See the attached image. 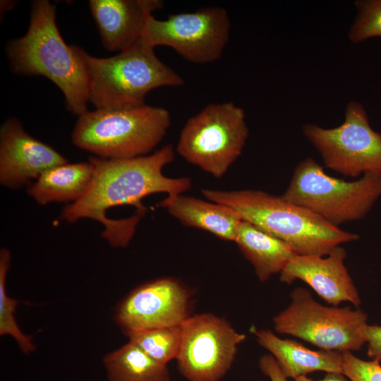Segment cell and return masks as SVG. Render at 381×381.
Segmentation results:
<instances>
[{
	"instance_id": "44dd1931",
	"label": "cell",
	"mask_w": 381,
	"mask_h": 381,
	"mask_svg": "<svg viewBox=\"0 0 381 381\" xmlns=\"http://www.w3.org/2000/svg\"><path fill=\"white\" fill-rule=\"evenodd\" d=\"M181 325L144 330L127 337L130 341L152 358L167 365L173 359H176L179 353L182 340Z\"/></svg>"
},
{
	"instance_id": "8992f818",
	"label": "cell",
	"mask_w": 381,
	"mask_h": 381,
	"mask_svg": "<svg viewBox=\"0 0 381 381\" xmlns=\"http://www.w3.org/2000/svg\"><path fill=\"white\" fill-rule=\"evenodd\" d=\"M282 196L338 226L366 216L381 197V176L365 174L346 181L327 174L315 160L307 157L296 167Z\"/></svg>"
},
{
	"instance_id": "3957f363",
	"label": "cell",
	"mask_w": 381,
	"mask_h": 381,
	"mask_svg": "<svg viewBox=\"0 0 381 381\" xmlns=\"http://www.w3.org/2000/svg\"><path fill=\"white\" fill-rule=\"evenodd\" d=\"M201 193L207 200L232 209L241 220L284 241L296 255L326 256L337 246L360 238L282 195L253 189L206 188Z\"/></svg>"
},
{
	"instance_id": "277c9868",
	"label": "cell",
	"mask_w": 381,
	"mask_h": 381,
	"mask_svg": "<svg viewBox=\"0 0 381 381\" xmlns=\"http://www.w3.org/2000/svg\"><path fill=\"white\" fill-rule=\"evenodd\" d=\"M81 54L89 75V100L96 109L141 106L152 90L184 83L155 55L154 47L140 41L108 58L92 56L82 48Z\"/></svg>"
},
{
	"instance_id": "4316f807",
	"label": "cell",
	"mask_w": 381,
	"mask_h": 381,
	"mask_svg": "<svg viewBox=\"0 0 381 381\" xmlns=\"http://www.w3.org/2000/svg\"><path fill=\"white\" fill-rule=\"evenodd\" d=\"M294 381H350L348 377L341 373H327L325 377L318 380H314L307 376L299 377Z\"/></svg>"
},
{
	"instance_id": "e0dca14e",
	"label": "cell",
	"mask_w": 381,
	"mask_h": 381,
	"mask_svg": "<svg viewBox=\"0 0 381 381\" xmlns=\"http://www.w3.org/2000/svg\"><path fill=\"white\" fill-rule=\"evenodd\" d=\"M159 205L184 226L204 230L224 241H235L241 219L226 205L183 194L167 195Z\"/></svg>"
},
{
	"instance_id": "6da1fadb",
	"label": "cell",
	"mask_w": 381,
	"mask_h": 381,
	"mask_svg": "<svg viewBox=\"0 0 381 381\" xmlns=\"http://www.w3.org/2000/svg\"><path fill=\"white\" fill-rule=\"evenodd\" d=\"M174 159L170 144L150 155L131 159L90 157L91 181L77 201L64 208L60 219L69 223L84 218L99 222L104 227L101 235L111 246L126 247L146 212L144 198L160 193L183 194L191 188L190 178L163 174L164 167Z\"/></svg>"
},
{
	"instance_id": "7c38bea8",
	"label": "cell",
	"mask_w": 381,
	"mask_h": 381,
	"mask_svg": "<svg viewBox=\"0 0 381 381\" xmlns=\"http://www.w3.org/2000/svg\"><path fill=\"white\" fill-rule=\"evenodd\" d=\"M191 294L173 277L134 288L118 304L114 320L128 336L144 330L181 325L190 315Z\"/></svg>"
},
{
	"instance_id": "7402d4cb",
	"label": "cell",
	"mask_w": 381,
	"mask_h": 381,
	"mask_svg": "<svg viewBox=\"0 0 381 381\" xmlns=\"http://www.w3.org/2000/svg\"><path fill=\"white\" fill-rule=\"evenodd\" d=\"M11 264V253L3 248L0 250V335H9L18 343L25 353L35 351V346L31 336L25 334L15 319V312L18 301L7 296L6 279Z\"/></svg>"
},
{
	"instance_id": "52a82bcc",
	"label": "cell",
	"mask_w": 381,
	"mask_h": 381,
	"mask_svg": "<svg viewBox=\"0 0 381 381\" xmlns=\"http://www.w3.org/2000/svg\"><path fill=\"white\" fill-rule=\"evenodd\" d=\"M248 135L241 107L212 103L186 121L176 150L187 162L221 179L242 154Z\"/></svg>"
},
{
	"instance_id": "9c48e42d",
	"label": "cell",
	"mask_w": 381,
	"mask_h": 381,
	"mask_svg": "<svg viewBox=\"0 0 381 381\" xmlns=\"http://www.w3.org/2000/svg\"><path fill=\"white\" fill-rule=\"evenodd\" d=\"M302 132L327 168L350 177L381 176V133L372 128L360 102L353 100L347 104L340 126L325 128L306 123Z\"/></svg>"
},
{
	"instance_id": "d4e9b609",
	"label": "cell",
	"mask_w": 381,
	"mask_h": 381,
	"mask_svg": "<svg viewBox=\"0 0 381 381\" xmlns=\"http://www.w3.org/2000/svg\"><path fill=\"white\" fill-rule=\"evenodd\" d=\"M368 356L372 360L381 362V325H368L365 330Z\"/></svg>"
},
{
	"instance_id": "d6986e66",
	"label": "cell",
	"mask_w": 381,
	"mask_h": 381,
	"mask_svg": "<svg viewBox=\"0 0 381 381\" xmlns=\"http://www.w3.org/2000/svg\"><path fill=\"white\" fill-rule=\"evenodd\" d=\"M93 174L87 162L66 163L43 172L28 186V194L40 205L77 201L85 192Z\"/></svg>"
},
{
	"instance_id": "5b68a950",
	"label": "cell",
	"mask_w": 381,
	"mask_h": 381,
	"mask_svg": "<svg viewBox=\"0 0 381 381\" xmlns=\"http://www.w3.org/2000/svg\"><path fill=\"white\" fill-rule=\"evenodd\" d=\"M171 123L169 111L147 104L86 111L78 116L71 139L78 148L107 159L145 156L164 138Z\"/></svg>"
},
{
	"instance_id": "484cf974",
	"label": "cell",
	"mask_w": 381,
	"mask_h": 381,
	"mask_svg": "<svg viewBox=\"0 0 381 381\" xmlns=\"http://www.w3.org/2000/svg\"><path fill=\"white\" fill-rule=\"evenodd\" d=\"M261 372L270 381H288V378L282 371L278 363L271 354L262 356L258 361Z\"/></svg>"
},
{
	"instance_id": "5bb4252c",
	"label": "cell",
	"mask_w": 381,
	"mask_h": 381,
	"mask_svg": "<svg viewBox=\"0 0 381 381\" xmlns=\"http://www.w3.org/2000/svg\"><path fill=\"white\" fill-rule=\"evenodd\" d=\"M324 257L296 255L280 272V282L291 284L299 279L333 306L349 302L358 308L361 300L345 265L346 250L339 246Z\"/></svg>"
},
{
	"instance_id": "2e32d148",
	"label": "cell",
	"mask_w": 381,
	"mask_h": 381,
	"mask_svg": "<svg viewBox=\"0 0 381 381\" xmlns=\"http://www.w3.org/2000/svg\"><path fill=\"white\" fill-rule=\"evenodd\" d=\"M251 332L287 378L295 380L315 371L343 373V352L311 350L295 340L279 338L270 329L252 327Z\"/></svg>"
},
{
	"instance_id": "8fae6325",
	"label": "cell",
	"mask_w": 381,
	"mask_h": 381,
	"mask_svg": "<svg viewBox=\"0 0 381 381\" xmlns=\"http://www.w3.org/2000/svg\"><path fill=\"white\" fill-rule=\"evenodd\" d=\"M176 360L188 381H219L231 368L246 337L224 318L205 313L190 315L181 325Z\"/></svg>"
},
{
	"instance_id": "603a6c76",
	"label": "cell",
	"mask_w": 381,
	"mask_h": 381,
	"mask_svg": "<svg viewBox=\"0 0 381 381\" xmlns=\"http://www.w3.org/2000/svg\"><path fill=\"white\" fill-rule=\"evenodd\" d=\"M357 16L348 37L355 44L381 37V0H358L355 2Z\"/></svg>"
},
{
	"instance_id": "ffe728a7",
	"label": "cell",
	"mask_w": 381,
	"mask_h": 381,
	"mask_svg": "<svg viewBox=\"0 0 381 381\" xmlns=\"http://www.w3.org/2000/svg\"><path fill=\"white\" fill-rule=\"evenodd\" d=\"M109 381H171L167 365L128 341L103 359Z\"/></svg>"
},
{
	"instance_id": "9a60e30c",
	"label": "cell",
	"mask_w": 381,
	"mask_h": 381,
	"mask_svg": "<svg viewBox=\"0 0 381 381\" xmlns=\"http://www.w3.org/2000/svg\"><path fill=\"white\" fill-rule=\"evenodd\" d=\"M160 0H90L89 7L104 48L122 52L139 42L147 18Z\"/></svg>"
},
{
	"instance_id": "7a4b0ae2",
	"label": "cell",
	"mask_w": 381,
	"mask_h": 381,
	"mask_svg": "<svg viewBox=\"0 0 381 381\" xmlns=\"http://www.w3.org/2000/svg\"><path fill=\"white\" fill-rule=\"evenodd\" d=\"M7 54L14 73L42 75L54 83L72 114L79 116L87 111L90 80L81 48L64 42L56 23V6L50 1L32 3L28 30L8 44Z\"/></svg>"
},
{
	"instance_id": "cb8c5ba5",
	"label": "cell",
	"mask_w": 381,
	"mask_h": 381,
	"mask_svg": "<svg viewBox=\"0 0 381 381\" xmlns=\"http://www.w3.org/2000/svg\"><path fill=\"white\" fill-rule=\"evenodd\" d=\"M343 374L350 381H381V365L377 361L361 359L351 351H345Z\"/></svg>"
},
{
	"instance_id": "ba28073f",
	"label": "cell",
	"mask_w": 381,
	"mask_h": 381,
	"mask_svg": "<svg viewBox=\"0 0 381 381\" xmlns=\"http://www.w3.org/2000/svg\"><path fill=\"white\" fill-rule=\"evenodd\" d=\"M289 305L273 318L274 329L322 350L356 351L365 344L368 315L350 306H325L303 287L290 294Z\"/></svg>"
},
{
	"instance_id": "ac0fdd59",
	"label": "cell",
	"mask_w": 381,
	"mask_h": 381,
	"mask_svg": "<svg viewBox=\"0 0 381 381\" xmlns=\"http://www.w3.org/2000/svg\"><path fill=\"white\" fill-rule=\"evenodd\" d=\"M234 242L254 268L260 282L284 270L296 255L284 241L262 231L253 224L241 220Z\"/></svg>"
},
{
	"instance_id": "30bf717a",
	"label": "cell",
	"mask_w": 381,
	"mask_h": 381,
	"mask_svg": "<svg viewBox=\"0 0 381 381\" xmlns=\"http://www.w3.org/2000/svg\"><path fill=\"white\" fill-rule=\"evenodd\" d=\"M231 22L221 7H205L192 13L169 15L146 21L140 42L155 47L167 46L186 60L206 64L218 60L229 39Z\"/></svg>"
},
{
	"instance_id": "4fadbf2b",
	"label": "cell",
	"mask_w": 381,
	"mask_h": 381,
	"mask_svg": "<svg viewBox=\"0 0 381 381\" xmlns=\"http://www.w3.org/2000/svg\"><path fill=\"white\" fill-rule=\"evenodd\" d=\"M68 160L50 145L30 135L20 121L9 118L0 129V183L18 189Z\"/></svg>"
}]
</instances>
